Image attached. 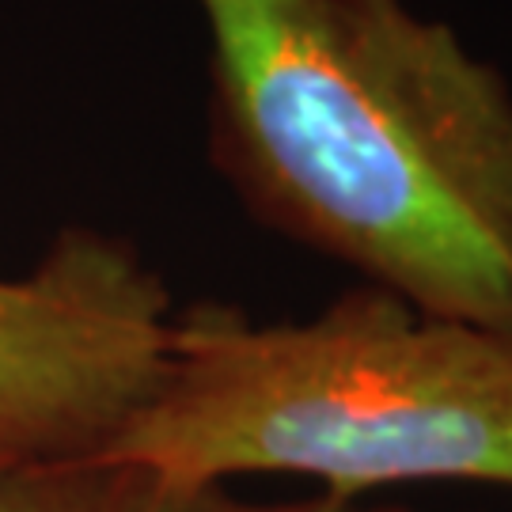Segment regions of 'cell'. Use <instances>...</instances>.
<instances>
[{"label": "cell", "instance_id": "3957f363", "mask_svg": "<svg viewBox=\"0 0 512 512\" xmlns=\"http://www.w3.org/2000/svg\"><path fill=\"white\" fill-rule=\"evenodd\" d=\"M171 323L164 277L99 228H65L0 277V467L99 456L160 387Z\"/></svg>", "mask_w": 512, "mask_h": 512}, {"label": "cell", "instance_id": "277c9868", "mask_svg": "<svg viewBox=\"0 0 512 512\" xmlns=\"http://www.w3.org/2000/svg\"><path fill=\"white\" fill-rule=\"evenodd\" d=\"M4 512H410L387 501L308 494L289 501L239 497L217 482H179L133 463L69 459L19 467L4 478Z\"/></svg>", "mask_w": 512, "mask_h": 512}, {"label": "cell", "instance_id": "5b68a950", "mask_svg": "<svg viewBox=\"0 0 512 512\" xmlns=\"http://www.w3.org/2000/svg\"><path fill=\"white\" fill-rule=\"evenodd\" d=\"M4 478H8V471L0 467V512H4Z\"/></svg>", "mask_w": 512, "mask_h": 512}, {"label": "cell", "instance_id": "7a4b0ae2", "mask_svg": "<svg viewBox=\"0 0 512 512\" xmlns=\"http://www.w3.org/2000/svg\"><path fill=\"white\" fill-rule=\"evenodd\" d=\"M95 459L217 486L296 475L353 501L512 494V342L365 281L270 323L202 300L175 311L160 387Z\"/></svg>", "mask_w": 512, "mask_h": 512}, {"label": "cell", "instance_id": "6da1fadb", "mask_svg": "<svg viewBox=\"0 0 512 512\" xmlns=\"http://www.w3.org/2000/svg\"><path fill=\"white\" fill-rule=\"evenodd\" d=\"M209 160L251 217L512 342V84L410 0H194Z\"/></svg>", "mask_w": 512, "mask_h": 512}]
</instances>
